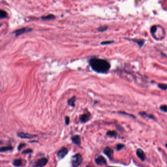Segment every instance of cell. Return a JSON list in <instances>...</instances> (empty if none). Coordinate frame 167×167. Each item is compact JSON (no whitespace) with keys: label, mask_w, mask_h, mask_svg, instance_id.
<instances>
[{"label":"cell","mask_w":167,"mask_h":167,"mask_svg":"<svg viewBox=\"0 0 167 167\" xmlns=\"http://www.w3.org/2000/svg\"><path fill=\"white\" fill-rule=\"evenodd\" d=\"M13 149V147H2L0 149V151L1 153L3 152H6L7 151H9Z\"/></svg>","instance_id":"18"},{"label":"cell","mask_w":167,"mask_h":167,"mask_svg":"<svg viewBox=\"0 0 167 167\" xmlns=\"http://www.w3.org/2000/svg\"><path fill=\"white\" fill-rule=\"evenodd\" d=\"M55 16L53 14H49L47 16H42L41 17V19L43 20H49L54 19H55Z\"/></svg>","instance_id":"13"},{"label":"cell","mask_w":167,"mask_h":167,"mask_svg":"<svg viewBox=\"0 0 167 167\" xmlns=\"http://www.w3.org/2000/svg\"><path fill=\"white\" fill-rule=\"evenodd\" d=\"M139 114L141 116L144 117H147L150 119H155V118L153 115H148V114L147 113L145 112H141L139 113Z\"/></svg>","instance_id":"15"},{"label":"cell","mask_w":167,"mask_h":167,"mask_svg":"<svg viewBox=\"0 0 167 167\" xmlns=\"http://www.w3.org/2000/svg\"><path fill=\"white\" fill-rule=\"evenodd\" d=\"M32 30H33L32 28L25 27H22L21 28L15 31L13 33L15 34V36H18L22 34L31 32Z\"/></svg>","instance_id":"3"},{"label":"cell","mask_w":167,"mask_h":167,"mask_svg":"<svg viewBox=\"0 0 167 167\" xmlns=\"http://www.w3.org/2000/svg\"><path fill=\"white\" fill-rule=\"evenodd\" d=\"M166 147H167V144H166Z\"/></svg>","instance_id":"30"},{"label":"cell","mask_w":167,"mask_h":167,"mask_svg":"<svg viewBox=\"0 0 167 167\" xmlns=\"http://www.w3.org/2000/svg\"><path fill=\"white\" fill-rule=\"evenodd\" d=\"M67 154H68V150L67 148L65 147H63L57 152V156L58 158L62 159L64 158L67 155Z\"/></svg>","instance_id":"6"},{"label":"cell","mask_w":167,"mask_h":167,"mask_svg":"<svg viewBox=\"0 0 167 167\" xmlns=\"http://www.w3.org/2000/svg\"><path fill=\"white\" fill-rule=\"evenodd\" d=\"M119 113L120 114H126V115H129L130 116H131V117H133V118H135V117L133 115H131V114H129L128 113H125V112H120Z\"/></svg>","instance_id":"29"},{"label":"cell","mask_w":167,"mask_h":167,"mask_svg":"<svg viewBox=\"0 0 167 167\" xmlns=\"http://www.w3.org/2000/svg\"><path fill=\"white\" fill-rule=\"evenodd\" d=\"M158 87L159 88H160L162 90H167V84H164V83H159L158 85Z\"/></svg>","instance_id":"20"},{"label":"cell","mask_w":167,"mask_h":167,"mask_svg":"<svg viewBox=\"0 0 167 167\" xmlns=\"http://www.w3.org/2000/svg\"><path fill=\"white\" fill-rule=\"evenodd\" d=\"M128 40H130V41H133L134 42H135L140 47H142L143 45L144 44V43H145V40L144 39H128Z\"/></svg>","instance_id":"12"},{"label":"cell","mask_w":167,"mask_h":167,"mask_svg":"<svg viewBox=\"0 0 167 167\" xmlns=\"http://www.w3.org/2000/svg\"><path fill=\"white\" fill-rule=\"evenodd\" d=\"M13 165L15 167H21L22 165V160L21 159H16L13 162Z\"/></svg>","instance_id":"14"},{"label":"cell","mask_w":167,"mask_h":167,"mask_svg":"<svg viewBox=\"0 0 167 167\" xmlns=\"http://www.w3.org/2000/svg\"><path fill=\"white\" fill-rule=\"evenodd\" d=\"M90 119V115L88 114H84L80 117V120L82 123H85L88 122Z\"/></svg>","instance_id":"10"},{"label":"cell","mask_w":167,"mask_h":167,"mask_svg":"<svg viewBox=\"0 0 167 167\" xmlns=\"http://www.w3.org/2000/svg\"><path fill=\"white\" fill-rule=\"evenodd\" d=\"M125 147V145L122 144H119L118 145H117V149L118 150H120L123 148H124Z\"/></svg>","instance_id":"26"},{"label":"cell","mask_w":167,"mask_h":167,"mask_svg":"<svg viewBox=\"0 0 167 167\" xmlns=\"http://www.w3.org/2000/svg\"><path fill=\"white\" fill-rule=\"evenodd\" d=\"M33 151V150L31 149H27L24 150L22 154H29L32 153Z\"/></svg>","instance_id":"24"},{"label":"cell","mask_w":167,"mask_h":167,"mask_svg":"<svg viewBox=\"0 0 167 167\" xmlns=\"http://www.w3.org/2000/svg\"><path fill=\"white\" fill-rule=\"evenodd\" d=\"M7 13L6 11L3 10H0V18L1 19H3V18H5L7 17Z\"/></svg>","instance_id":"19"},{"label":"cell","mask_w":167,"mask_h":167,"mask_svg":"<svg viewBox=\"0 0 167 167\" xmlns=\"http://www.w3.org/2000/svg\"><path fill=\"white\" fill-rule=\"evenodd\" d=\"M89 63L92 70L98 73H106L110 69V63L107 60L103 59L91 58L89 60Z\"/></svg>","instance_id":"1"},{"label":"cell","mask_w":167,"mask_h":167,"mask_svg":"<svg viewBox=\"0 0 167 167\" xmlns=\"http://www.w3.org/2000/svg\"><path fill=\"white\" fill-rule=\"evenodd\" d=\"M103 153L108 156L110 159L112 158L113 152L112 150L109 147H106L103 150Z\"/></svg>","instance_id":"9"},{"label":"cell","mask_w":167,"mask_h":167,"mask_svg":"<svg viewBox=\"0 0 167 167\" xmlns=\"http://www.w3.org/2000/svg\"><path fill=\"white\" fill-rule=\"evenodd\" d=\"M75 99H76V98L75 97H73L71 99H69L68 101V104L72 107H74V102L75 101Z\"/></svg>","instance_id":"17"},{"label":"cell","mask_w":167,"mask_h":167,"mask_svg":"<svg viewBox=\"0 0 167 167\" xmlns=\"http://www.w3.org/2000/svg\"><path fill=\"white\" fill-rule=\"evenodd\" d=\"M95 162L97 165L100 166L107 164V160L102 156H99L97 157L95 159Z\"/></svg>","instance_id":"7"},{"label":"cell","mask_w":167,"mask_h":167,"mask_svg":"<svg viewBox=\"0 0 167 167\" xmlns=\"http://www.w3.org/2000/svg\"><path fill=\"white\" fill-rule=\"evenodd\" d=\"M17 135L19 137H20L21 138H23V139H32V138H34V137H37V136L36 135L26 133H23V132L18 133Z\"/></svg>","instance_id":"5"},{"label":"cell","mask_w":167,"mask_h":167,"mask_svg":"<svg viewBox=\"0 0 167 167\" xmlns=\"http://www.w3.org/2000/svg\"><path fill=\"white\" fill-rule=\"evenodd\" d=\"M114 41H103L101 42V45H108V44H112V43H113Z\"/></svg>","instance_id":"23"},{"label":"cell","mask_w":167,"mask_h":167,"mask_svg":"<svg viewBox=\"0 0 167 167\" xmlns=\"http://www.w3.org/2000/svg\"><path fill=\"white\" fill-rule=\"evenodd\" d=\"M160 109L161 111H162L164 112L167 113V105H161L160 107Z\"/></svg>","instance_id":"22"},{"label":"cell","mask_w":167,"mask_h":167,"mask_svg":"<svg viewBox=\"0 0 167 167\" xmlns=\"http://www.w3.org/2000/svg\"><path fill=\"white\" fill-rule=\"evenodd\" d=\"M87 167H89V166H87Z\"/></svg>","instance_id":"32"},{"label":"cell","mask_w":167,"mask_h":167,"mask_svg":"<svg viewBox=\"0 0 167 167\" xmlns=\"http://www.w3.org/2000/svg\"><path fill=\"white\" fill-rule=\"evenodd\" d=\"M48 161V160L46 158H41L34 163V167H44L47 164Z\"/></svg>","instance_id":"4"},{"label":"cell","mask_w":167,"mask_h":167,"mask_svg":"<svg viewBox=\"0 0 167 167\" xmlns=\"http://www.w3.org/2000/svg\"><path fill=\"white\" fill-rule=\"evenodd\" d=\"M111 167V166H110V167Z\"/></svg>","instance_id":"31"},{"label":"cell","mask_w":167,"mask_h":167,"mask_svg":"<svg viewBox=\"0 0 167 167\" xmlns=\"http://www.w3.org/2000/svg\"><path fill=\"white\" fill-rule=\"evenodd\" d=\"M82 161V157L80 154H77L72 158L71 163L73 167H78L81 164Z\"/></svg>","instance_id":"2"},{"label":"cell","mask_w":167,"mask_h":167,"mask_svg":"<svg viewBox=\"0 0 167 167\" xmlns=\"http://www.w3.org/2000/svg\"><path fill=\"white\" fill-rule=\"evenodd\" d=\"M26 146V144H23V143H22V144H20V145L18 146V150H20L22 148V147H24V146Z\"/></svg>","instance_id":"27"},{"label":"cell","mask_w":167,"mask_h":167,"mask_svg":"<svg viewBox=\"0 0 167 167\" xmlns=\"http://www.w3.org/2000/svg\"><path fill=\"white\" fill-rule=\"evenodd\" d=\"M108 28V27L107 26H104L102 27H100L98 28V31L99 32H103L105 31H107Z\"/></svg>","instance_id":"21"},{"label":"cell","mask_w":167,"mask_h":167,"mask_svg":"<svg viewBox=\"0 0 167 167\" xmlns=\"http://www.w3.org/2000/svg\"><path fill=\"white\" fill-rule=\"evenodd\" d=\"M69 123H70V119H69V118L68 117H65V123H66V124L68 125H69Z\"/></svg>","instance_id":"28"},{"label":"cell","mask_w":167,"mask_h":167,"mask_svg":"<svg viewBox=\"0 0 167 167\" xmlns=\"http://www.w3.org/2000/svg\"><path fill=\"white\" fill-rule=\"evenodd\" d=\"M72 142L75 145H79L80 143V138L79 135H75L72 138Z\"/></svg>","instance_id":"11"},{"label":"cell","mask_w":167,"mask_h":167,"mask_svg":"<svg viewBox=\"0 0 167 167\" xmlns=\"http://www.w3.org/2000/svg\"><path fill=\"white\" fill-rule=\"evenodd\" d=\"M107 135L110 137H116L118 135L117 132L115 131H108L107 133Z\"/></svg>","instance_id":"16"},{"label":"cell","mask_w":167,"mask_h":167,"mask_svg":"<svg viewBox=\"0 0 167 167\" xmlns=\"http://www.w3.org/2000/svg\"><path fill=\"white\" fill-rule=\"evenodd\" d=\"M136 154H137V156L141 160L143 161L145 160L146 157L145 154L142 149H138L136 151Z\"/></svg>","instance_id":"8"},{"label":"cell","mask_w":167,"mask_h":167,"mask_svg":"<svg viewBox=\"0 0 167 167\" xmlns=\"http://www.w3.org/2000/svg\"><path fill=\"white\" fill-rule=\"evenodd\" d=\"M157 29V26H153V27H151V29H150V32H151L152 34H154V33L156 32Z\"/></svg>","instance_id":"25"}]
</instances>
